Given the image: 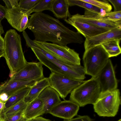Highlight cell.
Wrapping results in <instances>:
<instances>
[{
	"label": "cell",
	"mask_w": 121,
	"mask_h": 121,
	"mask_svg": "<svg viewBox=\"0 0 121 121\" xmlns=\"http://www.w3.org/2000/svg\"><path fill=\"white\" fill-rule=\"evenodd\" d=\"M19 121H27V120L23 117Z\"/></svg>",
	"instance_id": "41"
},
{
	"label": "cell",
	"mask_w": 121,
	"mask_h": 121,
	"mask_svg": "<svg viewBox=\"0 0 121 121\" xmlns=\"http://www.w3.org/2000/svg\"><path fill=\"white\" fill-rule=\"evenodd\" d=\"M27 121H52L50 120L44 118L42 117H38Z\"/></svg>",
	"instance_id": "36"
},
{
	"label": "cell",
	"mask_w": 121,
	"mask_h": 121,
	"mask_svg": "<svg viewBox=\"0 0 121 121\" xmlns=\"http://www.w3.org/2000/svg\"><path fill=\"white\" fill-rule=\"evenodd\" d=\"M99 83L101 92L117 89L118 81L112 62L109 59L96 77Z\"/></svg>",
	"instance_id": "11"
},
{
	"label": "cell",
	"mask_w": 121,
	"mask_h": 121,
	"mask_svg": "<svg viewBox=\"0 0 121 121\" xmlns=\"http://www.w3.org/2000/svg\"><path fill=\"white\" fill-rule=\"evenodd\" d=\"M117 39H121V27L86 38L84 44L85 51L110 40Z\"/></svg>",
	"instance_id": "14"
},
{
	"label": "cell",
	"mask_w": 121,
	"mask_h": 121,
	"mask_svg": "<svg viewBox=\"0 0 121 121\" xmlns=\"http://www.w3.org/2000/svg\"><path fill=\"white\" fill-rule=\"evenodd\" d=\"M33 41L37 46L61 62L71 65H80L81 59L79 54L67 46Z\"/></svg>",
	"instance_id": "7"
},
{
	"label": "cell",
	"mask_w": 121,
	"mask_h": 121,
	"mask_svg": "<svg viewBox=\"0 0 121 121\" xmlns=\"http://www.w3.org/2000/svg\"><path fill=\"white\" fill-rule=\"evenodd\" d=\"M23 117L22 112L7 117L0 116V121H19Z\"/></svg>",
	"instance_id": "29"
},
{
	"label": "cell",
	"mask_w": 121,
	"mask_h": 121,
	"mask_svg": "<svg viewBox=\"0 0 121 121\" xmlns=\"http://www.w3.org/2000/svg\"><path fill=\"white\" fill-rule=\"evenodd\" d=\"M102 15L112 21H121V11L105 13Z\"/></svg>",
	"instance_id": "28"
},
{
	"label": "cell",
	"mask_w": 121,
	"mask_h": 121,
	"mask_svg": "<svg viewBox=\"0 0 121 121\" xmlns=\"http://www.w3.org/2000/svg\"><path fill=\"white\" fill-rule=\"evenodd\" d=\"M44 78L43 64L41 63L27 62L25 66L10 78L9 80L37 81Z\"/></svg>",
	"instance_id": "10"
},
{
	"label": "cell",
	"mask_w": 121,
	"mask_h": 121,
	"mask_svg": "<svg viewBox=\"0 0 121 121\" xmlns=\"http://www.w3.org/2000/svg\"><path fill=\"white\" fill-rule=\"evenodd\" d=\"M72 20L80 21L108 31L121 27V21H112L103 16L102 14L95 13L85 9L84 14L77 13L68 18Z\"/></svg>",
	"instance_id": "9"
},
{
	"label": "cell",
	"mask_w": 121,
	"mask_h": 121,
	"mask_svg": "<svg viewBox=\"0 0 121 121\" xmlns=\"http://www.w3.org/2000/svg\"><path fill=\"white\" fill-rule=\"evenodd\" d=\"M53 0H39L33 8L28 11V14L30 15L31 13L34 12L36 13L42 12L46 10L51 11Z\"/></svg>",
	"instance_id": "25"
},
{
	"label": "cell",
	"mask_w": 121,
	"mask_h": 121,
	"mask_svg": "<svg viewBox=\"0 0 121 121\" xmlns=\"http://www.w3.org/2000/svg\"><path fill=\"white\" fill-rule=\"evenodd\" d=\"M4 38L0 35V49H4Z\"/></svg>",
	"instance_id": "37"
},
{
	"label": "cell",
	"mask_w": 121,
	"mask_h": 121,
	"mask_svg": "<svg viewBox=\"0 0 121 121\" xmlns=\"http://www.w3.org/2000/svg\"><path fill=\"white\" fill-rule=\"evenodd\" d=\"M101 92V86L97 77H91L74 89L71 92L70 100L83 107L93 104Z\"/></svg>",
	"instance_id": "4"
},
{
	"label": "cell",
	"mask_w": 121,
	"mask_h": 121,
	"mask_svg": "<svg viewBox=\"0 0 121 121\" xmlns=\"http://www.w3.org/2000/svg\"><path fill=\"white\" fill-rule=\"evenodd\" d=\"M112 5L114 11H121V0H108Z\"/></svg>",
	"instance_id": "33"
},
{
	"label": "cell",
	"mask_w": 121,
	"mask_h": 121,
	"mask_svg": "<svg viewBox=\"0 0 121 121\" xmlns=\"http://www.w3.org/2000/svg\"><path fill=\"white\" fill-rule=\"evenodd\" d=\"M31 48L39 62L51 72L77 80H83L85 78L84 67L81 65H71L51 60L44 56L37 46Z\"/></svg>",
	"instance_id": "3"
},
{
	"label": "cell",
	"mask_w": 121,
	"mask_h": 121,
	"mask_svg": "<svg viewBox=\"0 0 121 121\" xmlns=\"http://www.w3.org/2000/svg\"><path fill=\"white\" fill-rule=\"evenodd\" d=\"M31 87H26L20 89L10 96L5 102V106L2 112L23 99L29 91Z\"/></svg>",
	"instance_id": "21"
},
{
	"label": "cell",
	"mask_w": 121,
	"mask_h": 121,
	"mask_svg": "<svg viewBox=\"0 0 121 121\" xmlns=\"http://www.w3.org/2000/svg\"><path fill=\"white\" fill-rule=\"evenodd\" d=\"M19 0H3L5 4L6 9H11L18 6Z\"/></svg>",
	"instance_id": "30"
},
{
	"label": "cell",
	"mask_w": 121,
	"mask_h": 121,
	"mask_svg": "<svg viewBox=\"0 0 121 121\" xmlns=\"http://www.w3.org/2000/svg\"><path fill=\"white\" fill-rule=\"evenodd\" d=\"M4 39L3 57L10 70V78L23 68L27 62L23 52L21 36L16 30L7 31Z\"/></svg>",
	"instance_id": "2"
},
{
	"label": "cell",
	"mask_w": 121,
	"mask_h": 121,
	"mask_svg": "<svg viewBox=\"0 0 121 121\" xmlns=\"http://www.w3.org/2000/svg\"><path fill=\"white\" fill-rule=\"evenodd\" d=\"M5 103V102H2L0 100V115L4 108Z\"/></svg>",
	"instance_id": "38"
},
{
	"label": "cell",
	"mask_w": 121,
	"mask_h": 121,
	"mask_svg": "<svg viewBox=\"0 0 121 121\" xmlns=\"http://www.w3.org/2000/svg\"><path fill=\"white\" fill-rule=\"evenodd\" d=\"M22 35L26 41V45L28 47L31 48L35 47L36 46V45L34 43L33 40H31L30 38L25 30L22 32Z\"/></svg>",
	"instance_id": "31"
},
{
	"label": "cell",
	"mask_w": 121,
	"mask_h": 121,
	"mask_svg": "<svg viewBox=\"0 0 121 121\" xmlns=\"http://www.w3.org/2000/svg\"><path fill=\"white\" fill-rule=\"evenodd\" d=\"M121 40L118 39H112L101 44L108 54L109 58L116 56L121 53V48L120 45Z\"/></svg>",
	"instance_id": "22"
},
{
	"label": "cell",
	"mask_w": 121,
	"mask_h": 121,
	"mask_svg": "<svg viewBox=\"0 0 121 121\" xmlns=\"http://www.w3.org/2000/svg\"><path fill=\"white\" fill-rule=\"evenodd\" d=\"M109 59L101 44L85 51L82 60L86 74L96 77Z\"/></svg>",
	"instance_id": "6"
},
{
	"label": "cell",
	"mask_w": 121,
	"mask_h": 121,
	"mask_svg": "<svg viewBox=\"0 0 121 121\" xmlns=\"http://www.w3.org/2000/svg\"><path fill=\"white\" fill-rule=\"evenodd\" d=\"M69 6H78L84 8L92 12L98 14H102L101 10L89 3L81 0H66Z\"/></svg>",
	"instance_id": "24"
},
{
	"label": "cell",
	"mask_w": 121,
	"mask_h": 121,
	"mask_svg": "<svg viewBox=\"0 0 121 121\" xmlns=\"http://www.w3.org/2000/svg\"><path fill=\"white\" fill-rule=\"evenodd\" d=\"M69 6L66 0H53L50 11L56 18L65 20L71 16Z\"/></svg>",
	"instance_id": "20"
},
{
	"label": "cell",
	"mask_w": 121,
	"mask_h": 121,
	"mask_svg": "<svg viewBox=\"0 0 121 121\" xmlns=\"http://www.w3.org/2000/svg\"><path fill=\"white\" fill-rule=\"evenodd\" d=\"M43 105L42 101L37 98L27 103L22 112L24 117L27 120L43 115Z\"/></svg>",
	"instance_id": "18"
},
{
	"label": "cell",
	"mask_w": 121,
	"mask_h": 121,
	"mask_svg": "<svg viewBox=\"0 0 121 121\" xmlns=\"http://www.w3.org/2000/svg\"><path fill=\"white\" fill-rule=\"evenodd\" d=\"M9 97L6 93H3L0 94V100L5 102L8 99Z\"/></svg>",
	"instance_id": "35"
},
{
	"label": "cell",
	"mask_w": 121,
	"mask_h": 121,
	"mask_svg": "<svg viewBox=\"0 0 121 121\" xmlns=\"http://www.w3.org/2000/svg\"><path fill=\"white\" fill-rule=\"evenodd\" d=\"M27 103L25 101L24 99L5 111L2 112L0 116L7 117L19 113L23 112Z\"/></svg>",
	"instance_id": "23"
},
{
	"label": "cell",
	"mask_w": 121,
	"mask_h": 121,
	"mask_svg": "<svg viewBox=\"0 0 121 121\" xmlns=\"http://www.w3.org/2000/svg\"><path fill=\"white\" fill-rule=\"evenodd\" d=\"M5 18L14 28L23 32L28 27L30 16L28 11L23 10L18 6L11 9H6Z\"/></svg>",
	"instance_id": "12"
},
{
	"label": "cell",
	"mask_w": 121,
	"mask_h": 121,
	"mask_svg": "<svg viewBox=\"0 0 121 121\" xmlns=\"http://www.w3.org/2000/svg\"><path fill=\"white\" fill-rule=\"evenodd\" d=\"M63 121H92L87 115L79 116L77 117L69 120H64Z\"/></svg>",
	"instance_id": "32"
},
{
	"label": "cell",
	"mask_w": 121,
	"mask_h": 121,
	"mask_svg": "<svg viewBox=\"0 0 121 121\" xmlns=\"http://www.w3.org/2000/svg\"><path fill=\"white\" fill-rule=\"evenodd\" d=\"M79 107L78 105L70 100H65L53 107L48 113L65 120H69L77 115Z\"/></svg>",
	"instance_id": "13"
},
{
	"label": "cell",
	"mask_w": 121,
	"mask_h": 121,
	"mask_svg": "<svg viewBox=\"0 0 121 121\" xmlns=\"http://www.w3.org/2000/svg\"><path fill=\"white\" fill-rule=\"evenodd\" d=\"M48 78L50 86L64 100L69 94L84 81L74 79L53 72Z\"/></svg>",
	"instance_id": "8"
},
{
	"label": "cell",
	"mask_w": 121,
	"mask_h": 121,
	"mask_svg": "<svg viewBox=\"0 0 121 121\" xmlns=\"http://www.w3.org/2000/svg\"><path fill=\"white\" fill-rule=\"evenodd\" d=\"M28 28L33 33L34 40L40 42H50L66 46L71 43L82 44L81 34L71 30L58 20L42 12L31 15Z\"/></svg>",
	"instance_id": "1"
},
{
	"label": "cell",
	"mask_w": 121,
	"mask_h": 121,
	"mask_svg": "<svg viewBox=\"0 0 121 121\" xmlns=\"http://www.w3.org/2000/svg\"><path fill=\"white\" fill-rule=\"evenodd\" d=\"M36 81L9 80L0 85V94L4 93L9 97L20 89L25 87L31 86Z\"/></svg>",
	"instance_id": "17"
},
{
	"label": "cell",
	"mask_w": 121,
	"mask_h": 121,
	"mask_svg": "<svg viewBox=\"0 0 121 121\" xmlns=\"http://www.w3.org/2000/svg\"><path fill=\"white\" fill-rule=\"evenodd\" d=\"M119 89L101 92L93 105L94 112L99 116L113 117L117 114L121 104Z\"/></svg>",
	"instance_id": "5"
},
{
	"label": "cell",
	"mask_w": 121,
	"mask_h": 121,
	"mask_svg": "<svg viewBox=\"0 0 121 121\" xmlns=\"http://www.w3.org/2000/svg\"><path fill=\"white\" fill-rule=\"evenodd\" d=\"M4 33L3 27L1 24V22L0 21V35H1Z\"/></svg>",
	"instance_id": "39"
},
{
	"label": "cell",
	"mask_w": 121,
	"mask_h": 121,
	"mask_svg": "<svg viewBox=\"0 0 121 121\" xmlns=\"http://www.w3.org/2000/svg\"><path fill=\"white\" fill-rule=\"evenodd\" d=\"M4 55V49H0V58Z\"/></svg>",
	"instance_id": "40"
},
{
	"label": "cell",
	"mask_w": 121,
	"mask_h": 121,
	"mask_svg": "<svg viewBox=\"0 0 121 121\" xmlns=\"http://www.w3.org/2000/svg\"><path fill=\"white\" fill-rule=\"evenodd\" d=\"M6 9L5 7L0 4V21L5 17Z\"/></svg>",
	"instance_id": "34"
},
{
	"label": "cell",
	"mask_w": 121,
	"mask_h": 121,
	"mask_svg": "<svg viewBox=\"0 0 121 121\" xmlns=\"http://www.w3.org/2000/svg\"><path fill=\"white\" fill-rule=\"evenodd\" d=\"M50 86L48 78H44L36 81L31 87L29 91L24 98L25 101L28 103L37 98L44 89Z\"/></svg>",
	"instance_id": "19"
},
{
	"label": "cell",
	"mask_w": 121,
	"mask_h": 121,
	"mask_svg": "<svg viewBox=\"0 0 121 121\" xmlns=\"http://www.w3.org/2000/svg\"><path fill=\"white\" fill-rule=\"evenodd\" d=\"M39 0H20L18 2V6L26 11L31 9Z\"/></svg>",
	"instance_id": "27"
},
{
	"label": "cell",
	"mask_w": 121,
	"mask_h": 121,
	"mask_svg": "<svg viewBox=\"0 0 121 121\" xmlns=\"http://www.w3.org/2000/svg\"><path fill=\"white\" fill-rule=\"evenodd\" d=\"M66 22L74 27L78 32L86 38L94 36L108 30L80 21L69 18L64 20Z\"/></svg>",
	"instance_id": "16"
},
{
	"label": "cell",
	"mask_w": 121,
	"mask_h": 121,
	"mask_svg": "<svg viewBox=\"0 0 121 121\" xmlns=\"http://www.w3.org/2000/svg\"><path fill=\"white\" fill-rule=\"evenodd\" d=\"M82 1L92 4L101 10H103L106 13L110 12L112 7L108 0H81Z\"/></svg>",
	"instance_id": "26"
},
{
	"label": "cell",
	"mask_w": 121,
	"mask_h": 121,
	"mask_svg": "<svg viewBox=\"0 0 121 121\" xmlns=\"http://www.w3.org/2000/svg\"><path fill=\"white\" fill-rule=\"evenodd\" d=\"M38 98L43 103V114L48 113L53 107L61 101L58 93L50 86L44 89Z\"/></svg>",
	"instance_id": "15"
},
{
	"label": "cell",
	"mask_w": 121,
	"mask_h": 121,
	"mask_svg": "<svg viewBox=\"0 0 121 121\" xmlns=\"http://www.w3.org/2000/svg\"><path fill=\"white\" fill-rule=\"evenodd\" d=\"M117 121H121V119H120L119 120Z\"/></svg>",
	"instance_id": "42"
}]
</instances>
